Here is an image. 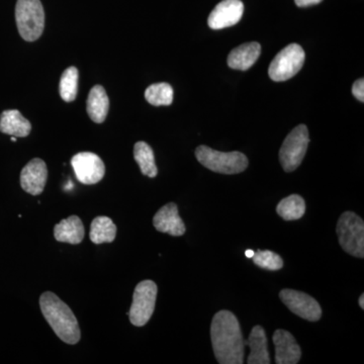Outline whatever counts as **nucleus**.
<instances>
[{"label":"nucleus","instance_id":"bb28decb","mask_svg":"<svg viewBox=\"0 0 364 364\" xmlns=\"http://www.w3.org/2000/svg\"><path fill=\"white\" fill-rule=\"evenodd\" d=\"M322 0H294L296 6L299 7H306L315 6V4H320Z\"/></svg>","mask_w":364,"mask_h":364},{"label":"nucleus","instance_id":"c85d7f7f","mask_svg":"<svg viewBox=\"0 0 364 364\" xmlns=\"http://www.w3.org/2000/svg\"><path fill=\"white\" fill-rule=\"evenodd\" d=\"M359 306H360V308L364 309V294H361L360 299H359Z\"/></svg>","mask_w":364,"mask_h":364},{"label":"nucleus","instance_id":"7ed1b4c3","mask_svg":"<svg viewBox=\"0 0 364 364\" xmlns=\"http://www.w3.org/2000/svg\"><path fill=\"white\" fill-rule=\"evenodd\" d=\"M196 157L205 168L222 174H238L248 167V159L243 153L220 152L208 146L196 148Z\"/></svg>","mask_w":364,"mask_h":364},{"label":"nucleus","instance_id":"6e6552de","mask_svg":"<svg viewBox=\"0 0 364 364\" xmlns=\"http://www.w3.org/2000/svg\"><path fill=\"white\" fill-rule=\"evenodd\" d=\"M157 291L156 284L152 280H144L136 287L129 312L132 324L143 327L149 322L156 305Z\"/></svg>","mask_w":364,"mask_h":364},{"label":"nucleus","instance_id":"b1692460","mask_svg":"<svg viewBox=\"0 0 364 364\" xmlns=\"http://www.w3.org/2000/svg\"><path fill=\"white\" fill-rule=\"evenodd\" d=\"M145 98L154 107L170 105L173 102V88L166 82L154 83L145 91Z\"/></svg>","mask_w":364,"mask_h":364},{"label":"nucleus","instance_id":"0eeeda50","mask_svg":"<svg viewBox=\"0 0 364 364\" xmlns=\"http://www.w3.org/2000/svg\"><path fill=\"white\" fill-rule=\"evenodd\" d=\"M306 54L298 44H291L282 49L270 63L268 74L275 82H282L294 77L305 63Z\"/></svg>","mask_w":364,"mask_h":364},{"label":"nucleus","instance_id":"2eb2a0df","mask_svg":"<svg viewBox=\"0 0 364 364\" xmlns=\"http://www.w3.org/2000/svg\"><path fill=\"white\" fill-rule=\"evenodd\" d=\"M261 54V46L257 42L245 43L235 48L228 56V65L236 70H248L256 63Z\"/></svg>","mask_w":364,"mask_h":364},{"label":"nucleus","instance_id":"39448f33","mask_svg":"<svg viewBox=\"0 0 364 364\" xmlns=\"http://www.w3.org/2000/svg\"><path fill=\"white\" fill-rule=\"evenodd\" d=\"M339 244L345 252L354 257H364L363 220L352 212L340 215L336 228Z\"/></svg>","mask_w":364,"mask_h":364},{"label":"nucleus","instance_id":"423d86ee","mask_svg":"<svg viewBox=\"0 0 364 364\" xmlns=\"http://www.w3.org/2000/svg\"><path fill=\"white\" fill-rule=\"evenodd\" d=\"M310 136L305 124H299L287 135L279 150V161L286 172H293L303 162Z\"/></svg>","mask_w":364,"mask_h":364},{"label":"nucleus","instance_id":"9d476101","mask_svg":"<svg viewBox=\"0 0 364 364\" xmlns=\"http://www.w3.org/2000/svg\"><path fill=\"white\" fill-rule=\"evenodd\" d=\"M71 165L75 172L76 178L83 184H95L104 178L105 163L95 153L81 152L74 155Z\"/></svg>","mask_w":364,"mask_h":364},{"label":"nucleus","instance_id":"1a4fd4ad","mask_svg":"<svg viewBox=\"0 0 364 364\" xmlns=\"http://www.w3.org/2000/svg\"><path fill=\"white\" fill-rule=\"evenodd\" d=\"M279 298L294 315L304 320L317 322L322 317L320 304L309 294L287 289L280 291Z\"/></svg>","mask_w":364,"mask_h":364},{"label":"nucleus","instance_id":"412c9836","mask_svg":"<svg viewBox=\"0 0 364 364\" xmlns=\"http://www.w3.org/2000/svg\"><path fill=\"white\" fill-rule=\"evenodd\" d=\"M134 158L140 167L144 176L154 178L157 176L158 169L155 163L154 152L147 143L140 141L134 146Z\"/></svg>","mask_w":364,"mask_h":364},{"label":"nucleus","instance_id":"dca6fc26","mask_svg":"<svg viewBox=\"0 0 364 364\" xmlns=\"http://www.w3.org/2000/svg\"><path fill=\"white\" fill-rule=\"evenodd\" d=\"M245 346L250 348L247 358L248 364H269L270 356L268 352L267 337L261 326L253 327L247 340H244Z\"/></svg>","mask_w":364,"mask_h":364},{"label":"nucleus","instance_id":"c756f323","mask_svg":"<svg viewBox=\"0 0 364 364\" xmlns=\"http://www.w3.org/2000/svg\"><path fill=\"white\" fill-rule=\"evenodd\" d=\"M11 141H13V142H16V136H11Z\"/></svg>","mask_w":364,"mask_h":364},{"label":"nucleus","instance_id":"4be33fe9","mask_svg":"<svg viewBox=\"0 0 364 364\" xmlns=\"http://www.w3.org/2000/svg\"><path fill=\"white\" fill-rule=\"evenodd\" d=\"M277 214L284 221H296L304 217L306 213V203L299 195H291L280 200L277 207Z\"/></svg>","mask_w":364,"mask_h":364},{"label":"nucleus","instance_id":"aec40b11","mask_svg":"<svg viewBox=\"0 0 364 364\" xmlns=\"http://www.w3.org/2000/svg\"><path fill=\"white\" fill-rule=\"evenodd\" d=\"M117 227L109 217H97L91 223L90 240L95 244L111 243L116 239Z\"/></svg>","mask_w":364,"mask_h":364},{"label":"nucleus","instance_id":"9b49d317","mask_svg":"<svg viewBox=\"0 0 364 364\" xmlns=\"http://www.w3.org/2000/svg\"><path fill=\"white\" fill-rule=\"evenodd\" d=\"M244 13L241 0H223L208 16V26L213 30H222L237 25Z\"/></svg>","mask_w":364,"mask_h":364},{"label":"nucleus","instance_id":"a211bd4d","mask_svg":"<svg viewBox=\"0 0 364 364\" xmlns=\"http://www.w3.org/2000/svg\"><path fill=\"white\" fill-rule=\"evenodd\" d=\"M85 226L77 215L62 220L54 228V236L57 241L73 245L81 243L85 239Z\"/></svg>","mask_w":364,"mask_h":364},{"label":"nucleus","instance_id":"393cba45","mask_svg":"<svg viewBox=\"0 0 364 364\" xmlns=\"http://www.w3.org/2000/svg\"><path fill=\"white\" fill-rule=\"evenodd\" d=\"M253 262L257 267L263 268V269L270 270V272H277L284 267V260L280 257L279 254L272 252V251L258 250L254 254L252 257Z\"/></svg>","mask_w":364,"mask_h":364},{"label":"nucleus","instance_id":"f03ea898","mask_svg":"<svg viewBox=\"0 0 364 364\" xmlns=\"http://www.w3.org/2000/svg\"><path fill=\"white\" fill-rule=\"evenodd\" d=\"M41 311L55 334L67 344H77L81 332L78 321L67 304L58 296L47 291L40 298Z\"/></svg>","mask_w":364,"mask_h":364},{"label":"nucleus","instance_id":"4468645a","mask_svg":"<svg viewBox=\"0 0 364 364\" xmlns=\"http://www.w3.org/2000/svg\"><path fill=\"white\" fill-rule=\"evenodd\" d=\"M153 225L157 231L171 236L179 237L186 233V226L174 203H167L158 210L153 218Z\"/></svg>","mask_w":364,"mask_h":364},{"label":"nucleus","instance_id":"6ab92c4d","mask_svg":"<svg viewBox=\"0 0 364 364\" xmlns=\"http://www.w3.org/2000/svg\"><path fill=\"white\" fill-rule=\"evenodd\" d=\"M109 100L107 91L102 85H95L91 88L88 95L86 109L91 121L102 124L109 114Z\"/></svg>","mask_w":364,"mask_h":364},{"label":"nucleus","instance_id":"a878e982","mask_svg":"<svg viewBox=\"0 0 364 364\" xmlns=\"http://www.w3.org/2000/svg\"><path fill=\"white\" fill-rule=\"evenodd\" d=\"M352 93L354 97L358 98L359 102H364V80L363 78L358 79L354 82L353 87H352Z\"/></svg>","mask_w":364,"mask_h":364},{"label":"nucleus","instance_id":"5701e85b","mask_svg":"<svg viewBox=\"0 0 364 364\" xmlns=\"http://www.w3.org/2000/svg\"><path fill=\"white\" fill-rule=\"evenodd\" d=\"M78 69L74 66L69 67L62 74L59 91L64 102H72L76 100L78 92Z\"/></svg>","mask_w":364,"mask_h":364},{"label":"nucleus","instance_id":"f257e3e1","mask_svg":"<svg viewBox=\"0 0 364 364\" xmlns=\"http://www.w3.org/2000/svg\"><path fill=\"white\" fill-rule=\"evenodd\" d=\"M210 338L218 363H244L245 344L238 318L233 313L223 310L215 314L210 325Z\"/></svg>","mask_w":364,"mask_h":364},{"label":"nucleus","instance_id":"ddd939ff","mask_svg":"<svg viewBox=\"0 0 364 364\" xmlns=\"http://www.w3.org/2000/svg\"><path fill=\"white\" fill-rule=\"evenodd\" d=\"M275 347V363L277 364H296L301 358V347L293 335L286 330L279 329L273 334Z\"/></svg>","mask_w":364,"mask_h":364},{"label":"nucleus","instance_id":"f3484780","mask_svg":"<svg viewBox=\"0 0 364 364\" xmlns=\"http://www.w3.org/2000/svg\"><path fill=\"white\" fill-rule=\"evenodd\" d=\"M32 124L18 109H7L0 116V132L6 135L25 138L30 135Z\"/></svg>","mask_w":364,"mask_h":364},{"label":"nucleus","instance_id":"cd10ccee","mask_svg":"<svg viewBox=\"0 0 364 364\" xmlns=\"http://www.w3.org/2000/svg\"><path fill=\"white\" fill-rule=\"evenodd\" d=\"M254 254H255V251H253L252 249H248V250L245 251L246 257L251 258V259H252Z\"/></svg>","mask_w":364,"mask_h":364},{"label":"nucleus","instance_id":"f8f14e48","mask_svg":"<svg viewBox=\"0 0 364 364\" xmlns=\"http://www.w3.org/2000/svg\"><path fill=\"white\" fill-rule=\"evenodd\" d=\"M48 179V168L40 158L31 160L21 173V188L32 196H39L44 191Z\"/></svg>","mask_w":364,"mask_h":364},{"label":"nucleus","instance_id":"20e7f679","mask_svg":"<svg viewBox=\"0 0 364 364\" xmlns=\"http://www.w3.org/2000/svg\"><path fill=\"white\" fill-rule=\"evenodd\" d=\"M16 21L21 37L26 42H35L44 32L45 13L41 0H18Z\"/></svg>","mask_w":364,"mask_h":364}]
</instances>
